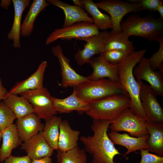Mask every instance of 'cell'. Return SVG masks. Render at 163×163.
<instances>
[{"instance_id": "cell-38", "label": "cell", "mask_w": 163, "mask_h": 163, "mask_svg": "<svg viewBox=\"0 0 163 163\" xmlns=\"http://www.w3.org/2000/svg\"><path fill=\"white\" fill-rule=\"evenodd\" d=\"M31 163H53L51 157H46L39 159L32 160Z\"/></svg>"}, {"instance_id": "cell-40", "label": "cell", "mask_w": 163, "mask_h": 163, "mask_svg": "<svg viewBox=\"0 0 163 163\" xmlns=\"http://www.w3.org/2000/svg\"><path fill=\"white\" fill-rule=\"evenodd\" d=\"M157 11L159 12L160 16V19H163V5L162 4L160 5L157 9Z\"/></svg>"}, {"instance_id": "cell-37", "label": "cell", "mask_w": 163, "mask_h": 163, "mask_svg": "<svg viewBox=\"0 0 163 163\" xmlns=\"http://www.w3.org/2000/svg\"><path fill=\"white\" fill-rule=\"evenodd\" d=\"M8 92L6 89L3 85L0 78V101H3L5 99Z\"/></svg>"}, {"instance_id": "cell-32", "label": "cell", "mask_w": 163, "mask_h": 163, "mask_svg": "<svg viewBox=\"0 0 163 163\" xmlns=\"http://www.w3.org/2000/svg\"><path fill=\"white\" fill-rule=\"evenodd\" d=\"M16 118L12 111L3 101L0 102V131H4L13 124Z\"/></svg>"}, {"instance_id": "cell-1", "label": "cell", "mask_w": 163, "mask_h": 163, "mask_svg": "<svg viewBox=\"0 0 163 163\" xmlns=\"http://www.w3.org/2000/svg\"><path fill=\"white\" fill-rule=\"evenodd\" d=\"M112 123L107 120L93 119L91 126L93 136L80 138L85 151L92 155L93 163H115V156L122 155L115 147L107 134L108 128Z\"/></svg>"}, {"instance_id": "cell-11", "label": "cell", "mask_w": 163, "mask_h": 163, "mask_svg": "<svg viewBox=\"0 0 163 163\" xmlns=\"http://www.w3.org/2000/svg\"><path fill=\"white\" fill-rule=\"evenodd\" d=\"M109 34L110 32L104 30L86 39L84 48L78 49L75 55L77 64L82 66L89 63L94 55L103 53Z\"/></svg>"}, {"instance_id": "cell-31", "label": "cell", "mask_w": 163, "mask_h": 163, "mask_svg": "<svg viewBox=\"0 0 163 163\" xmlns=\"http://www.w3.org/2000/svg\"><path fill=\"white\" fill-rule=\"evenodd\" d=\"M155 40L159 43L158 50L154 53L149 59V62L151 67L154 71L158 69L159 71L163 73V35L157 37Z\"/></svg>"}, {"instance_id": "cell-16", "label": "cell", "mask_w": 163, "mask_h": 163, "mask_svg": "<svg viewBox=\"0 0 163 163\" xmlns=\"http://www.w3.org/2000/svg\"><path fill=\"white\" fill-rule=\"evenodd\" d=\"M52 103L54 110L60 113H69L75 111L81 115L91 109L90 104L78 98L74 89L72 94L66 98L59 99L53 97Z\"/></svg>"}, {"instance_id": "cell-2", "label": "cell", "mask_w": 163, "mask_h": 163, "mask_svg": "<svg viewBox=\"0 0 163 163\" xmlns=\"http://www.w3.org/2000/svg\"><path fill=\"white\" fill-rule=\"evenodd\" d=\"M146 51V50H141L129 54L118 64V73L119 83L128 94L131 101L129 108L135 115L147 121L140 98L139 82L137 81L133 73L134 68Z\"/></svg>"}, {"instance_id": "cell-3", "label": "cell", "mask_w": 163, "mask_h": 163, "mask_svg": "<svg viewBox=\"0 0 163 163\" xmlns=\"http://www.w3.org/2000/svg\"><path fill=\"white\" fill-rule=\"evenodd\" d=\"M131 102L127 95L114 94L91 102V109L86 113L93 119L107 120L113 122L124 110L129 108Z\"/></svg>"}, {"instance_id": "cell-26", "label": "cell", "mask_w": 163, "mask_h": 163, "mask_svg": "<svg viewBox=\"0 0 163 163\" xmlns=\"http://www.w3.org/2000/svg\"><path fill=\"white\" fill-rule=\"evenodd\" d=\"M45 0H34L27 14L21 25V34L22 36L28 37L34 29V22L39 13L49 5Z\"/></svg>"}, {"instance_id": "cell-30", "label": "cell", "mask_w": 163, "mask_h": 163, "mask_svg": "<svg viewBox=\"0 0 163 163\" xmlns=\"http://www.w3.org/2000/svg\"><path fill=\"white\" fill-rule=\"evenodd\" d=\"M57 163H87L85 151L78 146L71 150L64 152L57 149Z\"/></svg>"}, {"instance_id": "cell-22", "label": "cell", "mask_w": 163, "mask_h": 163, "mask_svg": "<svg viewBox=\"0 0 163 163\" xmlns=\"http://www.w3.org/2000/svg\"><path fill=\"white\" fill-rule=\"evenodd\" d=\"M80 134L79 131L71 128L68 120H62L59 125L58 149L66 152L78 146Z\"/></svg>"}, {"instance_id": "cell-12", "label": "cell", "mask_w": 163, "mask_h": 163, "mask_svg": "<svg viewBox=\"0 0 163 163\" xmlns=\"http://www.w3.org/2000/svg\"><path fill=\"white\" fill-rule=\"evenodd\" d=\"M52 52L57 58L61 69V85L64 88H74L88 80L87 77L77 73L70 66V59L63 54L62 49L60 45L53 46Z\"/></svg>"}, {"instance_id": "cell-8", "label": "cell", "mask_w": 163, "mask_h": 163, "mask_svg": "<svg viewBox=\"0 0 163 163\" xmlns=\"http://www.w3.org/2000/svg\"><path fill=\"white\" fill-rule=\"evenodd\" d=\"M96 4L98 8L110 14L113 26L111 31L115 33L122 32L121 24L125 15L131 12L142 10L138 3L119 0H103Z\"/></svg>"}, {"instance_id": "cell-19", "label": "cell", "mask_w": 163, "mask_h": 163, "mask_svg": "<svg viewBox=\"0 0 163 163\" xmlns=\"http://www.w3.org/2000/svg\"><path fill=\"white\" fill-rule=\"evenodd\" d=\"M47 1L50 4L63 10L65 17L62 27L82 22L93 23L92 18L88 16L82 8L78 6L69 5L59 0H47Z\"/></svg>"}, {"instance_id": "cell-6", "label": "cell", "mask_w": 163, "mask_h": 163, "mask_svg": "<svg viewBox=\"0 0 163 163\" xmlns=\"http://www.w3.org/2000/svg\"><path fill=\"white\" fill-rule=\"evenodd\" d=\"M100 33L93 23L88 22L77 23L66 27L56 29L47 38L45 44L48 45L59 39L69 40L76 39L85 41Z\"/></svg>"}, {"instance_id": "cell-20", "label": "cell", "mask_w": 163, "mask_h": 163, "mask_svg": "<svg viewBox=\"0 0 163 163\" xmlns=\"http://www.w3.org/2000/svg\"><path fill=\"white\" fill-rule=\"evenodd\" d=\"M47 62L43 61L37 70L27 79L18 82L8 92L9 94H20L24 92L43 87L44 75Z\"/></svg>"}, {"instance_id": "cell-7", "label": "cell", "mask_w": 163, "mask_h": 163, "mask_svg": "<svg viewBox=\"0 0 163 163\" xmlns=\"http://www.w3.org/2000/svg\"><path fill=\"white\" fill-rule=\"evenodd\" d=\"M20 95L30 103L33 107L34 113L45 121L51 119L57 113L53 106V97L44 87L24 92Z\"/></svg>"}, {"instance_id": "cell-5", "label": "cell", "mask_w": 163, "mask_h": 163, "mask_svg": "<svg viewBox=\"0 0 163 163\" xmlns=\"http://www.w3.org/2000/svg\"><path fill=\"white\" fill-rule=\"evenodd\" d=\"M74 88L77 96L88 104L116 94H123L129 96L119 83L108 78L88 80Z\"/></svg>"}, {"instance_id": "cell-41", "label": "cell", "mask_w": 163, "mask_h": 163, "mask_svg": "<svg viewBox=\"0 0 163 163\" xmlns=\"http://www.w3.org/2000/svg\"><path fill=\"white\" fill-rule=\"evenodd\" d=\"M2 139V132L1 131H0V146L1 145V142Z\"/></svg>"}, {"instance_id": "cell-21", "label": "cell", "mask_w": 163, "mask_h": 163, "mask_svg": "<svg viewBox=\"0 0 163 163\" xmlns=\"http://www.w3.org/2000/svg\"><path fill=\"white\" fill-rule=\"evenodd\" d=\"M75 5L88 12L92 17L93 24L98 29L106 30L112 29L113 24L110 17L102 13L96 3L92 0H74Z\"/></svg>"}, {"instance_id": "cell-18", "label": "cell", "mask_w": 163, "mask_h": 163, "mask_svg": "<svg viewBox=\"0 0 163 163\" xmlns=\"http://www.w3.org/2000/svg\"><path fill=\"white\" fill-rule=\"evenodd\" d=\"M16 125L19 135L23 142L42 131L44 126L34 113L17 119Z\"/></svg>"}, {"instance_id": "cell-35", "label": "cell", "mask_w": 163, "mask_h": 163, "mask_svg": "<svg viewBox=\"0 0 163 163\" xmlns=\"http://www.w3.org/2000/svg\"><path fill=\"white\" fill-rule=\"evenodd\" d=\"M132 2L139 3L142 10H147L151 11H157L158 7L162 4L161 0H133Z\"/></svg>"}, {"instance_id": "cell-25", "label": "cell", "mask_w": 163, "mask_h": 163, "mask_svg": "<svg viewBox=\"0 0 163 163\" xmlns=\"http://www.w3.org/2000/svg\"><path fill=\"white\" fill-rule=\"evenodd\" d=\"M14 8V18L13 24L8 38L13 41V46L16 48L21 47L20 42L21 21L24 10L29 5L30 0H12Z\"/></svg>"}, {"instance_id": "cell-15", "label": "cell", "mask_w": 163, "mask_h": 163, "mask_svg": "<svg viewBox=\"0 0 163 163\" xmlns=\"http://www.w3.org/2000/svg\"><path fill=\"white\" fill-rule=\"evenodd\" d=\"M42 131L24 142L21 145V149L24 150L32 160L51 157L53 155L54 150L44 138Z\"/></svg>"}, {"instance_id": "cell-17", "label": "cell", "mask_w": 163, "mask_h": 163, "mask_svg": "<svg viewBox=\"0 0 163 163\" xmlns=\"http://www.w3.org/2000/svg\"><path fill=\"white\" fill-rule=\"evenodd\" d=\"M107 134L114 145H120L127 149V151L123 155L125 157L132 152L147 149L149 148L147 141L149 134L136 137L130 136L126 133L120 134L112 130Z\"/></svg>"}, {"instance_id": "cell-34", "label": "cell", "mask_w": 163, "mask_h": 163, "mask_svg": "<svg viewBox=\"0 0 163 163\" xmlns=\"http://www.w3.org/2000/svg\"><path fill=\"white\" fill-rule=\"evenodd\" d=\"M140 151L141 159L139 163H163V157L151 153L147 149Z\"/></svg>"}, {"instance_id": "cell-36", "label": "cell", "mask_w": 163, "mask_h": 163, "mask_svg": "<svg viewBox=\"0 0 163 163\" xmlns=\"http://www.w3.org/2000/svg\"><path fill=\"white\" fill-rule=\"evenodd\" d=\"M32 160L27 155L22 156L11 155L5 159L3 163H31Z\"/></svg>"}, {"instance_id": "cell-29", "label": "cell", "mask_w": 163, "mask_h": 163, "mask_svg": "<svg viewBox=\"0 0 163 163\" xmlns=\"http://www.w3.org/2000/svg\"><path fill=\"white\" fill-rule=\"evenodd\" d=\"M62 120L60 117L54 116L51 119L46 121L42 131L44 138L54 150L58 149L59 125Z\"/></svg>"}, {"instance_id": "cell-39", "label": "cell", "mask_w": 163, "mask_h": 163, "mask_svg": "<svg viewBox=\"0 0 163 163\" xmlns=\"http://www.w3.org/2000/svg\"><path fill=\"white\" fill-rule=\"evenodd\" d=\"M11 3V0H1L0 5L3 8H7Z\"/></svg>"}, {"instance_id": "cell-23", "label": "cell", "mask_w": 163, "mask_h": 163, "mask_svg": "<svg viewBox=\"0 0 163 163\" xmlns=\"http://www.w3.org/2000/svg\"><path fill=\"white\" fill-rule=\"evenodd\" d=\"M2 143L0 147V161L3 162L11 155L12 150L22 143L16 124H13L2 132Z\"/></svg>"}, {"instance_id": "cell-28", "label": "cell", "mask_w": 163, "mask_h": 163, "mask_svg": "<svg viewBox=\"0 0 163 163\" xmlns=\"http://www.w3.org/2000/svg\"><path fill=\"white\" fill-rule=\"evenodd\" d=\"M129 38L122 32L115 33L111 31L105 47L104 51L116 50L131 54L135 51V48Z\"/></svg>"}, {"instance_id": "cell-27", "label": "cell", "mask_w": 163, "mask_h": 163, "mask_svg": "<svg viewBox=\"0 0 163 163\" xmlns=\"http://www.w3.org/2000/svg\"><path fill=\"white\" fill-rule=\"evenodd\" d=\"M12 111L16 118L24 117L34 113L33 107L28 101L24 97L18 95L9 94L3 100Z\"/></svg>"}, {"instance_id": "cell-10", "label": "cell", "mask_w": 163, "mask_h": 163, "mask_svg": "<svg viewBox=\"0 0 163 163\" xmlns=\"http://www.w3.org/2000/svg\"><path fill=\"white\" fill-rule=\"evenodd\" d=\"M139 84L140 98L147 121L163 123V110L158 99L157 95L150 85L142 81Z\"/></svg>"}, {"instance_id": "cell-9", "label": "cell", "mask_w": 163, "mask_h": 163, "mask_svg": "<svg viewBox=\"0 0 163 163\" xmlns=\"http://www.w3.org/2000/svg\"><path fill=\"white\" fill-rule=\"evenodd\" d=\"M146 121L135 115L128 108L110 125L109 128L117 132L125 131L131 136L140 137L149 134L145 126Z\"/></svg>"}, {"instance_id": "cell-24", "label": "cell", "mask_w": 163, "mask_h": 163, "mask_svg": "<svg viewBox=\"0 0 163 163\" xmlns=\"http://www.w3.org/2000/svg\"><path fill=\"white\" fill-rule=\"evenodd\" d=\"M145 126L149 136L147 142L149 152L163 157V123H154L146 121Z\"/></svg>"}, {"instance_id": "cell-14", "label": "cell", "mask_w": 163, "mask_h": 163, "mask_svg": "<svg viewBox=\"0 0 163 163\" xmlns=\"http://www.w3.org/2000/svg\"><path fill=\"white\" fill-rule=\"evenodd\" d=\"M93 69L92 73L87 77L89 80H97L107 78L118 82V65H112L107 62L102 53L97 57H93L89 62Z\"/></svg>"}, {"instance_id": "cell-4", "label": "cell", "mask_w": 163, "mask_h": 163, "mask_svg": "<svg viewBox=\"0 0 163 163\" xmlns=\"http://www.w3.org/2000/svg\"><path fill=\"white\" fill-rule=\"evenodd\" d=\"M121 29L129 37L136 36L153 41L163 33V21L160 18L130 14L121 23Z\"/></svg>"}, {"instance_id": "cell-13", "label": "cell", "mask_w": 163, "mask_h": 163, "mask_svg": "<svg viewBox=\"0 0 163 163\" xmlns=\"http://www.w3.org/2000/svg\"><path fill=\"white\" fill-rule=\"evenodd\" d=\"M138 66L133 69V75L137 82L142 80L148 82L157 95L163 96V78L159 71L153 70L150 65L149 58L143 57Z\"/></svg>"}, {"instance_id": "cell-33", "label": "cell", "mask_w": 163, "mask_h": 163, "mask_svg": "<svg viewBox=\"0 0 163 163\" xmlns=\"http://www.w3.org/2000/svg\"><path fill=\"white\" fill-rule=\"evenodd\" d=\"M102 54L107 62L112 65H117L130 54L123 51L112 50L105 51Z\"/></svg>"}]
</instances>
